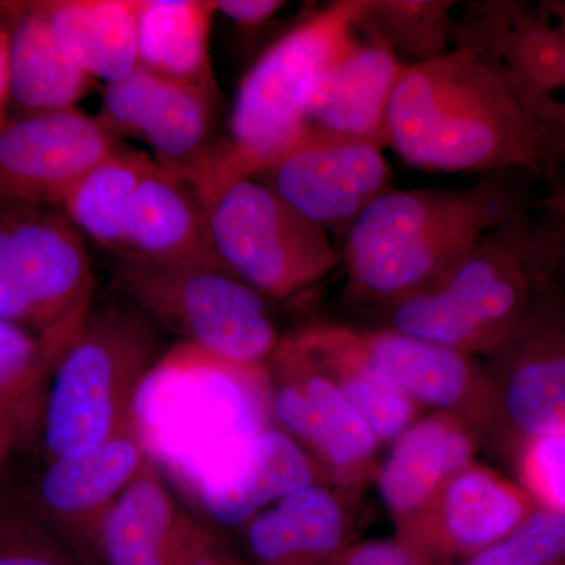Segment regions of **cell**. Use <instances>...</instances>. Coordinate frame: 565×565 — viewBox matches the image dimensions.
I'll return each instance as SVG.
<instances>
[{"label":"cell","mask_w":565,"mask_h":565,"mask_svg":"<svg viewBox=\"0 0 565 565\" xmlns=\"http://www.w3.org/2000/svg\"><path fill=\"white\" fill-rule=\"evenodd\" d=\"M500 423L519 438L565 430V291L548 278L508 341L489 356Z\"/></svg>","instance_id":"cell-10"},{"label":"cell","mask_w":565,"mask_h":565,"mask_svg":"<svg viewBox=\"0 0 565 565\" xmlns=\"http://www.w3.org/2000/svg\"><path fill=\"white\" fill-rule=\"evenodd\" d=\"M0 565H98L41 522L20 498H0Z\"/></svg>","instance_id":"cell-31"},{"label":"cell","mask_w":565,"mask_h":565,"mask_svg":"<svg viewBox=\"0 0 565 565\" xmlns=\"http://www.w3.org/2000/svg\"><path fill=\"white\" fill-rule=\"evenodd\" d=\"M404 66L381 41L356 33L305 87V120L311 128L385 148L390 103Z\"/></svg>","instance_id":"cell-16"},{"label":"cell","mask_w":565,"mask_h":565,"mask_svg":"<svg viewBox=\"0 0 565 565\" xmlns=\"http://www.w3.org/2000/svg\"><path fill=\"white\" fill-rule=\"evenodd\" d=\"M193 523L147 462L104 520L99 561L102 565H182Z\"/></svg>","instance_id":"cell-23"},{"label":"cell","mask_w":565,"mask_h":565,"mask_svg":"<svg viewBox=\"0 0 565 565\" xmlns=\"http://www.w3.org/2000/svg\"><path fill=\"white\" fill-rule=\"evenodd\" d=\"M117 137L77 109L10 118L0 128V207H58Z\"/></svg>","instance_id":"cell-12"},{"label":"cell","mask_w":565,"mask_h":565,"mask_svg":"<svg viewBox=\"0 0 565 565\" xmlns=\"http://www.w3.org/2000/svg\"><path fill=\"white\" fill-rule=\"evenodd\" d=\"M565 559V516L535 508L515 530L462 565H555Z\"/></svg>","instance_id":"cell-32"},{"label":"cell","mask_w":565,"mask_h":565,"mask_svg":"<svg viewBox=\"0 0 565 565\" xmlns=\"http://www.w3.org/2000/svg\"><path fill=\"white\" fill-rule=\"evenodd\" d=\"M18 446V427L2 407H0V476L3 473L11 449Z\"/></svg>","instance_id":"cell-39"},{"label":"cell","mask_w":565,"mask_h":565,"mask_svg":"<svg viewBox=\"0 0 565 565\" xmlns=\"http://www.w3.org/2000/svg\"><path fill=\"white\" fill-rule=\"evenodd\" d=\"M386 147L429 172H544L553 163L541 126L503 74L465 47L404 66Z\"/></svg>","instance_id":"cell-1"},{"label":"cell","mask_w":565,"mask_h":565,"mask_svg":"<svg viewBox=\"0 0 565 565\" xmlns=\"http://www.w3.org/2000/svg\"><path fill=\"white\" fill-rule=\"evenodd\" d=\"M139 65L217 98L210 57L214 2L134 0Z\"/></svg>","instance_id":"cell-25"},{"label":"cell","mask_w":565,"mask_h":565,"mask_svg":"<svg viewBox=\"0 0 565 565\" xmlns=\"http://www.w3.org/2000/svg\"><path fill=\"white\" fill-rule=\"evenodd\" d=\"M289 340L332 379L379 444H393L418 422V405L364 359L349 327H308Z\"/></svg>","instance_id":"cell-24"},{"label":"cell","mask_w":565,"mask_h":565,"mask_svg":"<svg viewBox=\"0 0 565 565\" xmlns=\"http://www.w3.org/2000/svg\"><path fill=\"white\" fill-rule=\"evenodd\" d=\"M10 35V107L18 117L76 109L95 79L65 54L39 2L0 7Z\"/></svg>","instance_id":"cell-21"},{"label":"cell","mask_w":565,"mask_h":565,"mask_svg":"<svg viewBox=\"0 0 565 565\" xmlns=\"http://www.w3.org/2000/svg\"><path fill=\"white\" fill-rule=\"evenodd\" d=\"M223 266L263 296L289 297L341 263L329 233L255 177L192 189Z\"/></svg>","instance_id":"cell-6"},{"label":"cell","mask_w":565,"mask_h":565,"mask_svg":"<svg viewBox=\"0 0 565 565\" xmlns=\"http://www.w3.org/2000/svg\"><path fill=\"white\" fill-rule=\"evenodd\" d=\"M266 370L302 393L286 415L285 430L316 468L337 479L363 473L381 444L332 379L289 338L280 341Z\"/></svg>","instance_id":"cell-15"},{"label":"cell","mask_w":565,"mask_h":565,"mask_svg":"<svg viewBox=\"0 0 565 565\" xmlns=\"http://www.w3.org/2000/svg\"><path fill=\"white\" fill-rule=\"evenodd\" d=\"M121 258L228 270L215 252L199 196L156 161L134 196L128 252Z\"/></svg>","instance_id":"cell-18"},{"label":"cell","mask_w":565,"mask_h":565,"mask_svg":"<svg viewBox=\"0 0 565 565\" xmlns=\"http://www.w3.org/2000/svg\"><path fill=\"white\" fill-rule=\"evenodd\" d=\"M182 565H252L217 530L204 523H193Z\"/></svg>","instance_id":"cell-35"},{"label":"cell","mask_w":565,"mask_h":565,"mask_svg":"<svg viewBox=\"0 0 565 565\" xmlns=\"http://www.w3.org/2000/svg\"><path fill=\"white\" fill-rule=\"evenodd\" d=\"M147 462L134 426L85 451L47 460L20 500L41 522L102 565L104 520Z\"/></svg>","instance_id":"cell-13"},{"label":"cell","mask_w":565,"mask_h":565,"mask_svg":"<svg viewBox=\"0 0 565 565\" xmlns=\"http://www.w3.org/2000/svg\"><path fill=\"white\" fill-rule=\"evenodd\" d=\"M115 282L145 313L215 362L262 370L280 344L263 294L228 270L118 258Z\"/></svg>","instance_id":"cell-7"},{"label":"cell","mask_w":565,"mask_h":565,"mask_svg":"<svg viewBox=\"0 0 565 565\" xmlns=\"http://www.w3.org/2000/svg\"><path fill=\"white\" fill-rule=\"evenodd\" d=\"M214 3L215 11L245 28L264 24L286 6L280 0H221Z\"/></svg>","instance_id":"cell-37"},{"label":"cell","mask_w":565,"mask_h":565,"mask_svg":"<svg viewBox=\"0 0 565 565\" xmlns=\"http://www.w3.org/2000/svg\"><path fill=\"white\" fill-rule=\"evenodd\" d=\"M349 334L364 359L418 407H434L438 414L465 422L478 396L497 403L489 374H479L473 356L467 353L392 329L349 327Z\"/></svg>","instance_id":"cell-17"},{"label":"cell","mask_w":565,"mask_h":565,"mask_svg":"<svg viewBox=\"0 0 565 565\" xmlns=\"http://www.w3.org/2000/svg\"><path fill=\"white\" fill-rule=\"evenodd\" d=\"M152 161L145 152L120 148L92 167L58 210L82 234L121 258L128 252L134 196Z\"/></svg>","instance_id":"cell-27"},{"label":"cell","mask_w":565,"mask_h":565,"mask_svg":"<svg viewBox=\"0 0 565 565\" xmlns=\"http://www.w3.org/2000/svg\"><path fill=\"white\" fill-rule=\"evenodd\" d=\"M236 534L252 565H327L349 546L343 505L318 482L263 509Z\"/></svg>","instance_id":"cell-19"},{"label":"cell","mask_w":565,"mask_h":565,"mask_svg":"<svg viewBox=\"0 0 565 565\" xmlns=\"http://www.w3.org/2000/svg\"><path fill=\"white\" fill-rule=\"evenodd\" d=\"M366 0H340L289 29L248 70L237 88L228 140L211 147L185 174L191 188L258 177L308 129L300 99L308 82L348 46Z\"/></svg>","instance_id":"cell-3"},{"label":"cell","mask_w":565,"mask_h":565,"mask_svg":"<svg viewBox=\"0 0 565 565\" xmlns=\"http://www.w3.org/2000/svg\"><path fill=\"white\" fill-rule=\"evenodd\" d=\"M147 316L88 311L52 367L32 435L44 462L85 451L132 429L137 394L154 363ZM31 435V437H32Z\"/></svg>","instance_id":"cell-4"},{"label":"cell","mask_w":565,"mask_h":565,"mask_svg":"<svg viewBox=\"0 0 565 565\" xmlns=\"http://www.w3.org/2000/svg\"><path fill=\"white\" fill-rule=\"evenodd\" d=\"M486 174L462 189H390L345 230L348 289L379 307L419 291L487 234L525 218L514 174Z\"/></svg>","instance_id":"cell-2"},{"label":"cell","mask_w":565,"mask_h":565,"mask_svg":"<svg viewBox=\"0 0 565 565\" xmlns=\"http://www.w3.org/2000/svg\"><path fill=\"white\" fill-rule=\"evenodd\" d=\"M541 206L548 215L565 214V182L559 189L542 200Z\"/></svg>","instance_id":"cell-40"},{"label":"cell","mask_w":565,"mask_h":565,"mask_svg":"<svg viewBox=\"0 0 565 565\" xmlns=\"http://www.w3.org/2000/svg\"><path fill=\"white\" fill-rule=\"evenodd\" d=\"M457 2L451 0H366L356 28L415 65L452 50ZM404 62V61H403Z\"/></svg>","instance_id":"cell-30"},{"label":"cell","mask_w":565,"mask_h":565,"mask_svg":"<svg viewBox=\"0 0 565 565\" xmlns=\"http://www.w3.org/2000/svg\"><path fill=\"white\" fill-rule=\"evenodd\" d=\"M522 489L537 508L565 516V430L520 441Z\"/></svg>","instance_id":"cell-33"},{"label":"cell","mask_w":565,"mask_h":565,"mask_svg":"<svg viewBox=\"0 0 565 565\" xmlns=\"http://www.w3.org/2000/svg\"><path fill=\"white\" fill-rule=\"evenodd\" d=\"M392 445L377 487L401 526L423 514L446 482L473 462L476 449L467 424L448 414L418 419Z\"/></svg>","instance_id":"cell-20"},{"label":"cell","mask_w":565,"mask_h":565,"mask_svg":"<svg viewBox=\"0 0 565 565\" xmlns=\"http://www.w3.org/2000/svg\"><path fill=\"white\" fill-rule=\"evenodd\" d=\"M255 178L326 230H348L392 189L384 148L316 128Z\"/></svg>","instance_id":"cell-11"},{"label":"cell","mask_w":565,"mask_h":565,"mask_svg":"<svg viewBox=\"0 0 565 565\" xmlns=\"http://www.w3.org/2000/svg\"><path fill=\"white\" fill-rule=\"evenodd\" d=\"M318 482V468L278 427H267L228 473L199 486L211 522L237 531L286 494Z\"/></svg>","instance_id":"cell-22"},{"label":"cell","mask_w":565,"mask_h":565,"mask_svg":"<svg viewBox=\"0 0 565 565\" xmlns=\"http://www.w3.org/2000/svg\"><path fill=\"white\" fill-rule=\"evenodd\" d=\"M215 102L210 93L162 77L139 132L159 166L181 178L202 161L211 150Z\"/></svg>","instance_id":"cell-28"},{"label":"cell","mask_w":565,"mask_h":565,"mask_svg":"<svg viewBox=\"0 0 565 565\" xmlns=\"http://www.w3.org/2000/svg\"><path fill=\"white\" fill-rule=\"evenodd\" d=\"M535 508L522 487L471 462L403 526L401 537L441 561L467 557L511 533Z\"/></svg>","instance_id":"cell-14"},{"label":"cell","mask_w":565,"mask_h":565,"mask_svg":"<svg viewBox=\"0 0 565 565\" xmlns=\"http://www.w3.org/2000/svg\"><path fill=\"white\" fill-rule=\"evenodd\" d=\"M327 565H444V561L399 537L349 545Z\"/></svg>","instance_id":"cell-34"},{"label":"cell","mask_w":565,"mask_h":565,"mask_svg":"<svg viewBox=\"0 0 565 565\" xmlns=\"http://www.w3.org/2000/svg\"><path fill=\"white\" fill-rule=\"evenodd\" d=\"M52 35L93 79H121L139 66L134 0L39 2Z\"/></svg>","instance_id":"cell-26"},{"label":"cell","mask_w":565,"mask_h":565,"mask_svg":"<svg viewBox=\"0 0 565 565\" xmlns=\"http://www.w3.org/2000/svg\"><path fill=\"white\" fill-rule=\"evenodd\" d=\"M546 11L552 14L553 21L559 29L561 39L564 44V58H565V0H557V2H542Z\"/></svg>","instance_id":"cell-41"},{"label":"cell","mask_w":565,"mask_h":565,"mask_svg":"<svg viewBox=\"0 0 565 565\" xmlns=\"http://www.w3.org/2000/svg\"><path fill=\"white\" fill-rule=\"evenodd\" d=\"M10 35L6 25L0 24V128L10 120Z\"/></svg>","instance_id":"cell-38"},{"label":"cell","mask_w":565,"mask_h":565,"mask_svg":"<svg viewBox=\"0 0 565 565\" xmlns=\"http://www.w3.org/2000/svg\"><path fill=\"white\" fill-rule=\"evenodd\" d=\"M81 323L36 334L0 319V407L17 423L18 445L31 437L52 367Z\"/></svg>","instance_id":"cell-29"},{"label":"cell","mask_w":565,"mask_h":565,"mask_svg":"<svg viewBox=\"0 0 565 565\" xmlns=\"http://www.w3.org/2000/svg\"><path fill=\"white\" fill-rule=\"evenodd\" d=\"M452 47H465L503 74L544 132L552 162L565 159V58L544 3L470 2L455 17Z\"/></svg>","instance_id":"cell-9"},{"label":"cell","mask_w":565,"mask_h":565,"mask_svg":"<svg viewBox=\"0 0 565 565\" xmlns=\"http://www.w3.org/2000/svg\"><path fill=\"white\" fill-rule=\"evenodd\" d=\"M92 258L58 207H0V319L36 334L90 311Z\"/></svg>","instance_id":"cell-8"},{"label":"cell","mask_w":565,"mask_h":565,"mask_svg":"<svg viewBox=\"0 0 565 565\" xmlns=\"http://www.w3.org/2000/svg\"><path fill=\"white\" fill-rule=\"evenodd\" d=\"M545 278L526 217L487 234L440 277L385 310L384 329L490 356L522 321Z\"/></svg>","instance_id":"cell-5"},{"label":"cell","mask_w":565,"mask_h":565,"mask_svg":"<svg viewBox=\"0 0 565 565\" xmlns=\"http://www.w3.org/2000/svg\"><path fill=\"white\" fill-rule=\"evenodd\" d=\"M541 228H531L535 256L545 278H565V214L546 215Z\"/></svg>","instance_id":"cell-36"}]
</instances>
